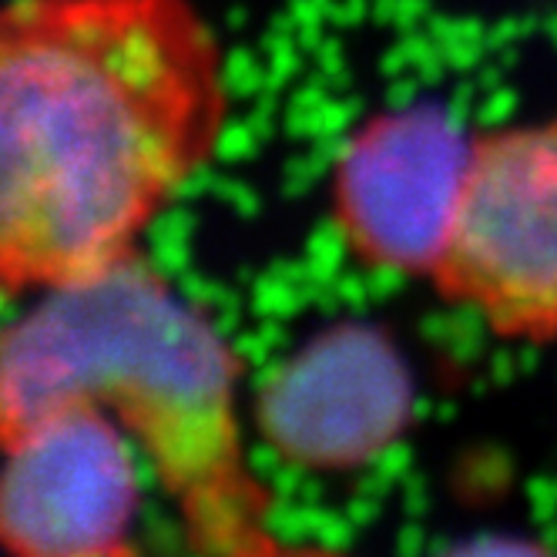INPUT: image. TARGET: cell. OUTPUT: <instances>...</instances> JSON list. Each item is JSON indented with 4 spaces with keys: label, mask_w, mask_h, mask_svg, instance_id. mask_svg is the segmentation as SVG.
I'll return each instance as SVG.
<instances>
[{
    "label": "cell",
    "mask_w": 557,
    "mask_h": 557,
    "mask_svg": "<svg viewBox=\"0 0 557 557\" xmlns=\"http://www.w3.org/2000/svg\"><path fill=\"white\" fill-rule=\"evenodd\" d=\"M228 125L195 0H0V299L135 256Z\"/></svg>",
    "instance_id": "obj_1"
},
{
    "label": "cell",
    "mask_w": 557,
    "mask_h": 557,
    "mask_svg": "<svg viewBox=\"0 0 557 557\" xmlns=\"http://www.w3.org/2000/svg\"><path fill=\"white\" fill-rule=\"evenodd\" d=\"M243 360L148 256L24 302L0 326V444L58 407L104 410L138 447L202 557L265 531L249 470Z\"/></svg>",
    "instance_id": "obj_2"
},
{
    "label": "cell",
    "mask_w": 557,
    "mask_h": 557,
    "mask_svg": "<svg viewBox=\"0 0 557 557\" xmlns=\"http://www.w3.org/2000/svg\"><path fill=\"white\" fill-rule=\"evenodd\" d=\"M430 283L500 339H557V117L473 135Z\"/></svg>",
    "instance_id": "obj_3"
},
{
    "label": "cell",
    "mask_w": 557,
    "mask_h": 557,
    "mask_svg": "<svg viewBox=\"0 0 557 557\" xmlns=\"http://www.w3.org/2000/svg\"><path fill=\"white\" fill-rule=\"evenodd\" d=\"M145 460L104 410L71 404L0 444V554L125 557Z\"/></svg>",
    "instance_id": "obj_4"
},
{
    "label": "cell",
    "mask_w": 557,
    "mask_h": 557,
    "mask_svg": "<svg viewBox=\"0 0 557 557\" xmlns=\"http://www.w3.org/2000/svg\"><path fill=\"white\" fill-rule=\"evenodd\" d=\"M473 151L444 108L407 104L363 122L330 178V219L346 252L376 272L433 278Z\"/></svg>",
    "instance_id": "obj_5"
},
{
    "label": "cell",
    "mask_w": 557,
    "mask_h": 557,
    "mask_svg": "<svg viewBox=\"0 0 557 557\" xmlns=\"http://www.w3.org/2000/svg\"><path fill=\"white\" fill-rule=\"evenodd\" d=\"M413 417L404 352L373 326L306 339L256 389L252 423L272 457L306 473H346L383 457Z\"/></svg>",
    "instance_id": "obj_6"
},
{
    "label": "cell",
    "mask_w": 557,
    "mask_h": 557,
    "mask_svg": "<svg viewBox=\"0 0 557 557\" xmlns=\"http://www.w3.org/2000/svg\"><path fill=\"white\" fill-rule=\"evenodd\" d=\"M441 557H554V554L528 537L484 534V537H473V541H463V544L444 550Z\"/></svg>",
    "instance_id": "obj_7"
},
{
    "label": "cell",
    "mask_w": 557,
    "mask_h": 557,
    "mask_svg": "<svg viewBox=\"0 0 557 557\" xmlns=\"http://www.w3.org/2000/svg\"><path fill=\"white\" fill-rule=\"evenodd\" d=\"M225 557H343V554L339 550H330V547L293 544V541H283V537H275L269 531H259L252 541H246L243 547H235Z\"/></svg>",
    "instance_id": "obj_8"
}]
</instances>
